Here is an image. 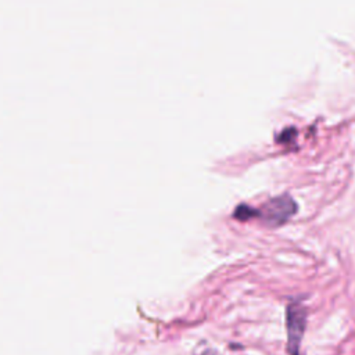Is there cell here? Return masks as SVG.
Segmentation results:
<instances>
[{"instance_id": "6da1fadb", "label": "cell", "mask_w": 355, "mask_h": 355, "mask_svg": "<svg viewBox=\"0 0 355 355\" xmlns=\"http://www.w3.org/2000/svg\"><path fill=\"white\" fill-rule=\"evenodd\" d=\"M305 326H306V308L298 301H291L286 308L287 352L290 355H298Z\"/></svg>"}, {"instance_id": "7a4b0ae2", "label": "cell", "mask_w": 355, "mask_h": 355, "mask_svg": "<svg viewBox=\"0 0 355 355\" xmlns=\"http://www.w3.org/2000/svg\"><path fill=\"white\" fill-rule=\"evenodd\" d=\"M297 212L295 201L288 196L270 200L261 209L262 220L269 226H279L287 222Z\"/></svg>"}, {"instance_id": "3957f363", "label": "cell", "mask_w": 355, "mask_h": 355, "mask_svg": "<svg viewBox=\"0 0 355 355\" xmlns=\"http://www.w3.org/2000/svg\"><path fill=\"white\" fill-rule=\"evenodd\" d=\"M258 212L255 209H251L248 205H240L236 212H234V218L237 219H241V220H247L248 218L257 215Z\"/></svg>"}, {"instance_id": "277c9868", "label": "cell", "mask_w": 355, "mask_h": 355, "mask_svg": "<svg viewBox=\"0 0 355 355\" xmlns=\"http://www.w3.org/2000/svg\"><path fill=\"white\" fill-rule=\"evenodd\" d=\"M201 355H214V352L212 351H204Z\"/></svg>"}]
</instances>
